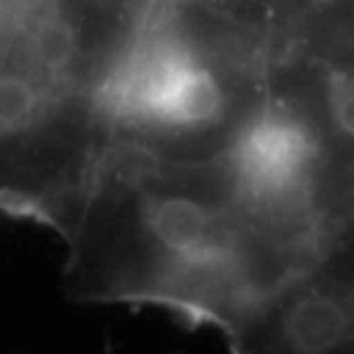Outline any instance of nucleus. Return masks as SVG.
Wrapping results in <instances>:
<instances>
[{
  "label": "nucleus",
  "mask_w": 354,
  "mask_h": 354,
  "mask_svg": "<svg viewBox=\"0 0 354 354\" xmlns=\"http://www.w3.org/2000/svg\"><path fill=\"white\" fill-rule=\"evenodd\" d=\"M327 214L253 182L230 154L161 161L111 147L65 232L81 304L154 306L242 352L276 295L320 256Z\"/></svg>",
  "instance_id": "obj_1"
},
{
  "label": "nucleus",
  "mask_w": 354,
  "mask_h": 354,
  "mask_svg": "<svg viewBox=\"0 0 354 354\" xmlns=\"http://www.w3.org/2000/svg\"><path fill=\"white\" fill-rule=\"evenodd\" d=\"M159 0H0V214L72 228L111 92Z\"/></svg>",
  "instance_id": "obj_2"
},
{
  "label": "nucleus",
  "mask_w": 354,
  "mask_h": 354,
  "mask_svg": "<svg viewBox=\"0 0 354 354\" xmlns=\"http://www.w3.org/2000/svg\"><path fill=\"white\" fill-rule=\"evenodd\" d=\"M267 60L209 0H159L111 92V147L161 161L223 157L267 106Z\"/></svg>",
  "instance_id": "obj_3"
},
{
  "label": "nucleus",
  "mask_w": 354,
  "mask_h": 354,
  "mask_svg": "<svg viewBox=\"0 0 354 354\" xmlns=\"http://www.w3.org/2000/svg\"><path fill=\"white\" fill-rule=\"evenodd\" d=\"M267 95L313 140L331 212L341 207L354 194V24L269 58Z\"/></svg>",
  "instance_id": "obj_4"
},
{
  "label": "nucleus",
  "mask_w": 354,
  "mask_h": 354,
  "mask_svg": "<svg viewBox=\"0 0 354 354\" xmlns=\"http://www.w3.org/2000/svg\"><path fill=\"white\" fill-rule=\"evenodd\" d=\"M317 260L354 292V194L331 212Z\"/></svg>",
  "instance_id": "obj_5"
}]
</instances>
